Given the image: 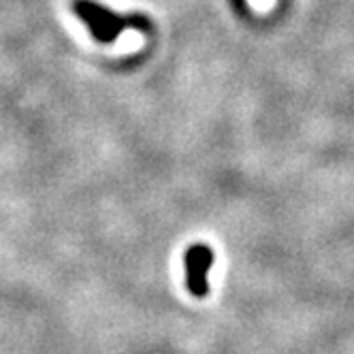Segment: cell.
Returning a JSON list of instances; mask_svg holds the SVG:
<instances>
[{
    "mask_svg": "<svg viewBox=\"0 0 354 354\" xmlns=\"http://www.w3.org/2000/svg\"><path fill=\"white\" fill-rule=\"evenodd\" d=\"M73 13L77 15L98 43H113L124 30H141L147 32L151 21L145 15H120L105 5H98L94 0H73Z\"/></svg>",
    "mask_w": 354,
    "mask_h": 354,
    "instance_id": "cell-1",
    "label": "cell"
},
{
    "mask_svg": "<svg viewBox=\"0 0 354 354\" xmlns=\"http://www.w3.org/2000/svg\"><path fill=\"white\" fill-rule=\"evenodd\" d=\"M250 3L254 7H259V9H265V7H269L273 3V0H250Z\"/></svg>",
    "mask_w": 354,
    "mask_h": 354,
    "instance_id": "cell-3",
    "label": "cell"
},
{
    "mask_svg": "<svg viewBox=\"0 0 354 354\" xmlns=\"http://www.w3.org/2000/svg\"><path fill=\"white\" fill-rule=\"evenodd\" d=\"M214 250L207 243H192L184 254V271H186V288L192 297L203 299L209 292L207 273L214 265Z\"/></svg>",
    "mask_w": 354,
    "mask_h": 354,
    "instance_id": "cell-2",
    "label": "cell"
}]
</instances>
